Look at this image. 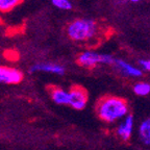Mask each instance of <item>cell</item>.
Wrapping results in <instances>:
<instances>
[{"label": "cell", "instance_id": "obj_1", "mask_svg": "<svg viewBox=\"0 0 150 150\" xmlns=\"http://www.w3.org/2000/svg\"><path fill=\"white\" fill-rule=\"evenodd\" d=\"M96 110L101 120L108 123H114L128 115V104L123 98L108 96L98 101Z\"/></svg>", "mask_w": 150, "mask_h": 150}, {"label": "cell", "instance_id": "obj_2", "mask_svg": "<svg viewBox=\"0 0 150 150\" xmlns=\"http://www.w3.org/2000/svg\"><path fill=\"white\" fill-rule=\"evenodd\" d=\"M98 31V25L92 19H77L67 27V33L73 41H87L93 39Z\"/></svg>", "mask_w": 150, "mask_h": 150}, {"label": "cell", "instance_id": "obj_3", "mask_svg": "<svg viewBox=\"0 0 150 150\" xmlns=\"http://www.w3.org/2000/svg\"><path fill=\"white\" fill-rule=\"evenodd\" d=\"M77 62L80 66L84 68H93L97 64H104V65H112L115 64L116 59L110 54L97 53L93 51H84L79 54Z\"/></svg>", "mask_w": 150, "mask_h": 150}, {"label": "cell", "instance_id": "obj_4", "mask_svg": "<svg viewBox=\"0 0 150 150\" xmlns=\"http://www.w3.org/2000/svg\"><path fill=\"white\" fill-rule=\"evenodd\" d=\"M88 102V93L83 88L75 86L69 91V105L75 110H83Z\"/></svg>", "mask_w": 150, "mask_h": 150}, {"label": "cell", "instance_id": "obj_5", "mask_svg": "<svg viewBox=\"0 0 150 150\" xmlns=\"http://www.w3.org/2000/svg\"><path fill=\"white\" fill-rule=\"evenodd\" d=\"M23 79V73L18 69L0 66V83L16 84Z\"/></svg>", "mask_w": 150, "mask_h": 150}, {"label": "cell", "instance_id": "obj_6", "mask_svg": "<svg viewBox=\"0 0 150 150\" xmlns=\"http://www.w3.org/2000/svg\"><path fill=\"white\" fill-rule=\"evenodd\" d=\"M134 116L128 114L124 118V120L119 124V126L117 128V134L123 141H128L130 139L131 134H132V129H134Z\"/></svg>", "mask_w": 150, "mask_h": 150}, {"label": "cell", "instance_id": "obj_7", "mask_svg": "<svg viewBox=\"0 0 150 150\" xmlns=\"http://www.w3.org/2000/svg\"><path fill=\"white\" fill-rule=\"evenodd\" d=\"M35 71H44V72H51L54 74L63 75L65 73V68L63 66L57 65V64L41 63L33 66L30 68V72H35Z\"/></svg>", "mask_w": 150, "mask_h": 150}, {"label": "cell", "instance_id": "obj_8", "mask_svg": "<svg viewBox=\"0 0 150 150\" xmlns=\"http://www.w3.org/2000/svg\"><path fill=\"white\" fill-rule=\"evenodd\" d=\"M115 65L117 66V68L124 75L131 76V77H140V76H142V71L140 69L126 63L123 59H116Z\"/></svg>", "mask_w": 150, "mask_h": 150}, {"label": "cell", "instance_id": "obj_9", "mask_svg": "<svg viewBox=\"0 0 150 150\" xmlns=\"http://www.w3.org/2000/svg\"><path fill=\"white\" fill-rule=\"evenodd\" d=\"M52 100L57 104H68L69 105V92L61 89L59 87L48 88Z\"/></svg>", "mask_w": 150, "mask_h": 150}, {"label": "cell", "instance_id": "obj_10", "mask_svg": "<svg viewBox=\"0 0 150 150\" xmlns=\"http://www.w3.org/2000/svg\"><path fill=\"white\" fill-rule=\"evenodd\" d=\"M139 138L142 143L150 145V118H147L139 126Z\"/></svg>", "mask_w": 150, "mask_h": 150}, {"label": "cell", "instance_id": "obj_11", "mask_svg": "<svg viewBox=\"0 0 150 150\" xmlns=\"http://www.w3.org/2000/svg\"><path fill=\"white\" fill-rule=\"evenodd\" d=\"M24 0H0V12L7 13L20 5Z\"/></svg>", "mask_w": 150, "mask_h": 150}, {"label": "cell", "instance_id": "obj_12", "mask_svg": "<svg viewBox=\"0 0 150 150\" xmlns=\"http://www.w3.org/2000/svg\"><path fill=\"white\" fill-rule=\"evenodd\" d=\"M134 92L139 96H146L150 93V83L145 81H141L134 84Z\"/></svg>", "mask_w": 150, "mask_h": 150}, {"label": "cell", "instance_id": "obj_13", "mask_svg": "<svg viewBox=\"0 0 150 150\" xmlns=\"http://www.w3.org/2000/svg\"><path fill=\"white\" fill-rule=\"evenodd\" d=\"M52 4L59 9H71L72 3L70 0H51Z\"/></svg>", "mask_w": 150, "mask_h": 150}, {"label": "cell", "instance_id": "obj_14", "mask_svg": "<svg viewBox=\"0 0 150 150\" xmlns=\"http://www.w3.org/2000/svg\"><path fill=\"white\" fill-rule=\"evenodd\" d=\"M139 64L142 67V69L146 71H150V59H140Z\"/></svg>", "mask_w": 150, "mask_h": 150}, {"label": "cell", "instance_id": "obj_15", "mask_svg": "<svg viewBox=\"0 0 150 150\" xmlns=\"http://www.w3.org/2000/svg\"><path fill=\"white\" fill-rule=\"evenodd\" d=\"M5 56H6V59H11V61H15V59H17L18 57V54H17L16 51H14V50H8V51L5 52Z\"/></svg>", "mask_w": 150, "mask_h": 150}, {"label": "cell", "instance_id": "obj_16", "mask_svg": "<svg viewBox=\"0 0 150 150\" xmlns=\"http://www.w3.org/2000/svg\"><path fill=\"white\" fill-rule=\"evenodd\" d=\"M129 1H131V2H139L140 0H129Z\"/></svg>", "mask_w": 150, "mask_h": 150}]
</instances>
